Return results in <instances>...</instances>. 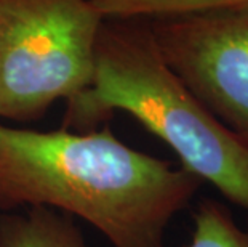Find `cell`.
<instances>
[{
    "mask_svg": "<svg viewBox=\"0 0 248 247\" xmlns=\"http://www.w3.org/2000/svg\"><path fill=\"white\" fill-rule=\"evenodd\" d=\"M117 111L159 136L200 181L248 210V143L179 81L144 19H104L92 83L66 103L64 129L94 130Z\"/></svg>",
    "mask_w": 248,
    "mask_h": 247,
    "instance_id": "2",
    "label": "cell"
},
{
    "mask_svg": "<svg viewBox=\"0 0 248 247\" xmlns=\"http://www.w3.org/2000/svg\"><path fill=\"white\" fill-rule=\"evenodd\" d=\"M200 183L109 127L42 132L0 122V214L45 207L92 225L110 247H165L168 225Z\"/></svg>",
    "mask_w": 248,
    "mask_h": 247,
    "instance_id": "1",
    "label": "cell"
},
{
    "mask_svg": "<svg viewBox=\"0 0 248 247\" xmlns=\"http://www.w3.org/2000/svg\"><path fill=\"white\" fill-rule=\"evenodd\" d=\"M92 2L108 19H151L248 5V0H92Z\"/></svg>",
    "mask_w": 248,
    "mask_h": 247,
    "instance_id": "6",
    "label": "cell"
},
{
    "mask_svg": "<svg viewBox=\"0 0 248 247\" xmlns=\"http://www.w3.org/2000/svg\"><path fill=\"white\" fill-rule=\"evenodd\" d=\"M104 19L92 0H0V119L39 120L87 90Z\"/></svg>",
    "mask_w": 248,
    "mask_h": 247,
    "instance_id": "3",
    "label": "cell"
},
{
    "mask_svg": "<svg viewBox=\"0 0 248 247\" xmlns=\"http://www.w3.org/2000/svg\"><path fill=\"white\" fill-rule=\"evenodd\" d=\"M144 21L179 81L248 143V5Z\"/></svg>",
    "mask_w": 248,
    "mask_h": 247,
    "instance_id": "4",
    "label": "cell"
},
{
    "mask_svg": "<svg viewBox=\"0 0 248 247\" xmlns=\"http://www.w3.org/2000/svg\"><path fill=\"white\" fill-rule=\"evenodd\" d=\"M0 247H88L72 217L45 207L0 215Z\"/></svg>",
    "mask_w": 248,
    "mask_h": 247,
    "instance_id": "5",
    "label": "cell"
},
{
    "mask_svg": "<svg viewBox=\"0 0 248 247\" xmlns=\"http://www.w3.org/2000/svg\"><path fill=\"white\" fill-rule=\"evenodd\" d=\"M183 247H248V233L224 206L203 199L194 212L191 241Z\"/></svg>",
    "mask_w": 248,
    "mask_h": 247,
    "instance_id": "7",
    "label": "cell"
},
{
    "mask_svg": "<svg viewBox=\"0 0 248 247\" xmlns=\"http://www.w3.org/2000/svg\"><path fill=\"white\" fill-rule=\"evenodd\" d=\"M247 233H248V230H247Z\"/></svg>",
    "mask_w": 248,
    "mask_h": 247,
    "instance_id": "8",
    "label": "cell"
}]
</instances>
